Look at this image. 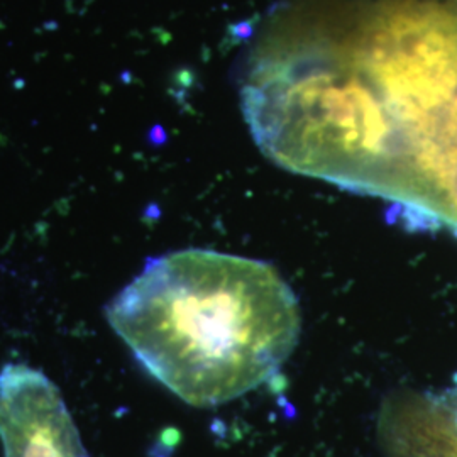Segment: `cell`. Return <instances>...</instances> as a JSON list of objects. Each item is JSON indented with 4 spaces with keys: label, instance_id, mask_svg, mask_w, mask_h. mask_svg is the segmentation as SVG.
<instances>
[{
    "label": "cell",
    "instance_id": "6da1fadb",
    "mask_svg": "<svg viewBox=\"0 0 457 457\" xmlns=\"http://www.w3.org/2000/svg\"><path fill=\"white\" fill-rule=\"evenodd\" d=\"M241 102L273 163L457 232V0H281Z\"/></svg>",
    "mask_w": 457,
    "mask_h": 457
},
{
    "label": "cell",
    "instance_id": "7a4b0ae2",
    "mask_svg": "<svg viewBox=\"0 0 457 457\" xmlns=\"http://www.w3.org/2000/svg\"><path fill=\"white\" fill-rule=\"evenodd\" d=\"M105 317L147 373L194 407L270 381L302 324L294 290L271 264L211 249L149 260Z\"/></svg>",
    "mask_w": 457,
    "mask_h": 457
},
{
    "label": "cell",
    "instance_id": "3957f363",
    "mask_svg": "<svg viewBox=\"0 0 457 457\" xmlns=\"http://www.w3.org/2000/svg\"><path fill=\"white\" fill-rule=\"evenodd\" d=\"M378 427L388 457H457V390L445 396L395 395Z\"/></svg>",
    "mask_w": 457,
    "mask_h": 457
}]
</instances>
